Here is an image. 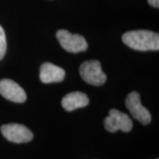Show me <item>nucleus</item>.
<instances>
[{
    "label": "nucleus",
    "mask_w": 159,
    "mask_h": 159,
    "mask_svg": "<svg viewBox=\"0 0 159 159\" xmlns=\"http://www.w3.org/2000/svg\"><path fill=\"white\" fill-rule=\"evenodd\" d=\"M1 131L5 139L16 144L29 142L33 139L32 131L23 125L16 123L4 125L2 126Z\"/></svg>",
    "instance_id": "nucleus-5"
},
{
    "label": "nucleus",
    "mask_w": 159,
    "mask_h": 159,
    "mask_svg": "<svg viewBox=\"0 0 159 159\" xmlns=\"http://www.w3.org/2000/svg\"><path fill=\"white\" fill-rule=\"evenodd\" d=\"M148 3L152 7L158 8L159 7V0H148Z\"/></svg>",
    "instance_id": "nucleus-11"
},
{
    "label": "nucleus",
    "mask_w": 159,
    "mask_h": 159,
    "mask_svg": "<svg viewBox=\"0 0 159 159\" xmlns=\"http://www.w3.org/2000/svg\"><path fill=\"white\" fill-rule=\"evenodd\" d=\"M0 94L5 99L17 103H22L27 99L25 90L10 79H3L0 81Z\"/></svg>",
    "instance_id": "nucleus-7"
},
{
    "label": "nucleus",
    "mask_w": 159,
    "mask_h": 159,
    "mask_svg": "<svg viewBox=\"0 0 159 159\" xmlns=\"http://www.w3.org/2000/svg\"><path fill=\"white\" fill-rule=\"evenodd\" d=\"M89 99L87 95L80 91H75L66 94L62 99L61 105L67 111H72L75 109L83 108L88 105Z\"/></svg>",
    "instance_id": "nucleus-9"
},
{
    "label": "nucleus",
    "mask_w": 159,
    "mask_h": 159,
    "mask_svg": "<svg viewBox=\"0 0 159 159\" xmlns=\"http://www.w3.org/2000/svg\"><path fill=\"white\" fill-rule=\"evenodd\" d=\"M122 41L131 49L139 51L159 49V35L150 30H133L122 35Z\"/></svg>",
    "instance_id": "nucleus-1"
},
{
    "label": "nucleus",
    "mask_w": 159,
    "mask_h": 159,
    "mask_svg": "<svg viewBox=\"0 0 159 159\" xmlns=\"http://www.w3.org/2000/svg\"><path fill=\"white\" fill-rule=\"evenodd\" d=\"M65 75L64 69L51 63H44L40 69V80L43 83L61 82Z\"/></svg>",
    "instance_id": "nucleus-8"
},
{
    "label": "nucleus",
    "mask_w": 159,
    "mask_h": 159,
    "mask_svg": "<svg viewBox=\"0 0 159 159\" xmlns=\"http://www.w3.org/2000/svg\"><path fill=\"white\" fill-rule=\"evenodd\" d=\"M80 75L83 80L96 86L103 85L107 80L106 75L102 70L100 62L96 60L83 62L80 66Z\"/></svg>",
    "instance_id": "nucleus-2"
},
{
    "label": "nucleus",
    "mask_w": 159,
    "mask_h": 159,
    "mask_svg": "<svg viewBox=\"0 0 159 159\" xmlns=\"http://www.w3.org/2000/svg\"><path fill=\"white\" fill-rule=\"evenodd\" d=\"M104 126L111 133H115L118 130L126 133L133 128V122L127 114L116 109H111L109 111L108 116L105 119Z\"/></svg>",
    "instance_id": "nucleus-4"
},
{
    "label": "nucleus",
    "mask_w": 159,
    "mask_h": 159,
    "mask_svg": "<svg viewBox=\"0 0 159 159\" xmlns=\"http://www.w3.org/2000/svg\"><path fill=\"white\" fill-rule=\"evenodd\" d=\"M125 105L134 119L143 125H148L151 122V114L148 109L141 103L140 95L136 91L128 94L125 100Z\"/></svg>",
    "instance_id": "nucleus-6"
},
{
    "label": "nucleus",
    "mask_w": 159,
    "mask_h": 159,
    "mask_svg": "<svg viewBox=\"0 0 159 159\" xmlns=\"http://www.w3.org/2000/svg\"><path fill=\"white\" fill-rule=\"evenodd\" d=\"M6 50H7V41L5 31L2 26L0 25V60L2 59L5 56Z\"/></svg>",
    "instance_id": "nucleus-10"
},
{
    "label": "nucleus",
    "mask_w": 159,
    "mask_h": 159,
    "mask_svg": "<svg viewBox=\"0 0 159 159\" xmlns=\"http://www.w3.org/2000/svg\"><path fill=\"white\" fill-rule=\"evenodd\" d=\"M56 37L61 47L69 52L78 53L88 48L84 37L79 34H72L66 30H60L57 32Z\"/></svg>",
    "instance_id": "nucleus-3"
}]
</instances>
